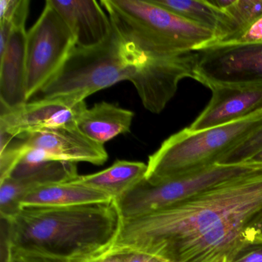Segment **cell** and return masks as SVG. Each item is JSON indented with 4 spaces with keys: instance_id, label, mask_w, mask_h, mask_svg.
<instances>
[{
    "instance_id": "16",
    "label": "cell",
    "mask_w": 262,
    "mask_h": 262,
    "mask_svg": "<svg viewBox=\"0 0 262 262\" xmlns=\"http://www.w3.org/2000/svg\"><path fill=\"white\" fill-rule=\"evenodd\" d=\"M112 201L108 194L73 181L36 187L23 198L20 206L69 207Z\"/></svg>"
},
{
    "instance_id": "4",
    "label": "cell",
    "mask_w": 262,
    "mask_h": 262,
    "mask_svg": "<svg viewBox=\"0 0 262 262\" xmlns=\"http://www.w3.org/2000/svg\"><path fill=\"white\" fill-rule=\"evenodd\" d=\"M146 56L113 28L105 42L92 48L75 47L56 74L39 91L40 99L67 98L75 102L122 81H128Z\"/></svg>"
},
{
    "instance_id": "25",
    "label": "cell",
    "mask_w": 262,
    "mask_h": 262,
    "mask_svg": "<svg viewBox=\"0 0 262 262\" xmlns=\"http://www.w3.org/2000/svg\"><path fill=\"white\" fill-rule=\"evenodd\" d=\"M244 42H261L262 16L248 26L245 30L235 33L224 40L214 43H244ZM212 44V43H211Z\"/></svg>"
},
{
    "instance_id": "18",
    "label": "cell",
    "mask_w": 262,
    "mask_h": 262,
    "mask_svg": "<svg viewBox=\"0 0 262 262\" xmlns=\"http://www.w3.org/2000/svg\"><path fill=\"white\" fill-rule=\"evenodd\" d=\"M152 1L181 17L212 31L216 36L214 42H221L235 33V26L228 13L213 5L210 0Z\"/></svg>"
},
{
    "instance_id": "10",
    "label": "cell",
    "mask_w": 262,
    "mask_h": 262,
    "mask_svg": "<svg viewBox=\"0 0 262 262\" xmlns=\"http://www.w3.org/2000/svg\"><path fill=\"white\" fill-rule=\"evenodd\" d=\"M87 106L67 98L39 99L13 110L1 108L0 130L13 137L46 130L77 127Z\"/></svg>"
},
{
    "instance_id": "8",
    "label": "cell",
    "mask_w": 262,
    "mask_h": 262,
    "mask_svg": "<svg viewBox=\"0 0 262 262\" xmlns=\"http://www.w3.org/2000/svg\"><path fill=\"white\" fill-rule=\"evenodd\" d=\"M193 79L217 85H262V43H212L198 51Z\"/></svg>"
},
{
    "instance_id": "21",
    "label": "cell",
    "mask_w": 262,
    "mask_h": 262,
    "mask_svg": "<svg viewBox=\"0 0 262 262\" xmlns=\"http://www.w3.org/2000/svg\"><path fill=\"white\" fill-rule=\"evenodd\" d=\"M225 11L232 19L237 33L262 16V0H233Z\"/></svg>"
},
{
    "instance_id": "5",
    "label": "cell",
    "mask_w": 262,
    "mask_h": 262,
    "mask_svg": "<svg viewBox=\"0 0 262 262\" xmlns=\"http://www.w3.org/2000/svg\"><path fill=\"white\" fill-rule=\"evenodd\" d=\"M262 125V112L246 119L198 132L187 128L162 142L148 158L145 180L156 184L185 177L217 165Z\"/></svg>"
},
{
    "instance_id": "26",
    "label": "cell",
    "mask_w": 262,
    "mask_h": 262,
    "mask_svg": "<svg viewBox=\"0 0 262 262\" xmlns=\"http://www.w3.org/2000/svg\"><path fill=\"white\" fill-rule=\"evenodd\" d=\"M73 262H126L123 252L116 248H110L108 251L80 260H73Z\"/></svg>"
},
{
    "instance_id": "29",
    "label": "cell",
    "mask_w": 262,
    "mask_h": 262,
    "mask_svg": "<svg viewBox=\"0 0 262 262\" xmlns=\"http://www.w3.org/2000/svg\"><path fill=\"white\" fill-rule=\"evenodd\" d=\"M247 162H251V163L262 164V149L258 152L256 153L254 156L251 158Z\"/></svg>"
},
{
    "instance_id": "14",
    "label": "cell",
    "mask_w": 262,
    "mask_h": 262,
    "mask_svg": "<svg viewBox=\"0 0 262 262\" xmlns=\"http://www.w3.org/2000/svg\"><path fill=\"white\" fill-rule=\"evenodd\" d=\"M27 36L25 25L13 29L0 53L1 108L10 110L27 103Z\"/></svg>"
},
{
    "instance_id": "6",
    "label": "cell",
    "mask_w": 262,
    "mask_h": 262,
    "mask_svg": "<svg viewBox=\"0 0 262 262\" xmlns=\"http://www.w3.org/2000/svg\"><path fill=\"white\" fill-rule=\"evenodd\" d=\"M260 164L215 165L195 174L151 184L144 179L116 201L122 219H133L178 205L211 187L254 169Z\"/></svg>"
},
{
    "instance_id": "9",
    "label": "cell",
    "mask_w": 262,
    "mask_h": 262,
    "mask_svg": "<svg viewBox=\"0 0 262 262\" xmlns=\"http://www.w3.org/2000/svg\"><path fill=\"white\" fill-rule=\"evenodd\" d=\"M146 59L129 78L145 110L163 111L185 78L194 77L198 51L171 55H145Z\"/></svg>"
},
{
    "instance_id": "27",
    "label": "cell",
    "mask_w": 262,
    "mask_h": 262,
    "mask_svg": "<svg viewBox=\"0 0 262 262\" xmlns=\"http://www.w3.org/2000/svg\"><path fill=\"white\" fill-rule=\"evenodd\" d=\"M123 252L126 262H168L157 256L132 250L118 248Z\"/></svg>"
},
{
    "instance_id": "3",
    "label": "cell",
    "mask_w": 262,
    "mask_h": 262,
    "mask_svg": "<svg viewBox=\"0 0 262 262\" xmlns=\"http://www.w3.org/2000/svg\"><path fill=\"white\" fill-rule=\"evenodd\" d=\"M100 4L113 30L145 55L199 51L216 41L211 30L152 0H102Z\"/></svg>"
},
{
    "instance_id": "2",
    "label": "cell",
    "mask_w": 262,
    "mask_h": 262,
    "mask_svg": "<svg viewBox=\"0 0 262 262\" xmlns=\"http://www.w3.org/2000/svg\"><path fill=\"white\" fill-rule=\"evenodd\" d=\"M122 222L116 201L69 207H22L7 222L6 244L51 257L80 260L113 248Z\"/></svg>"
},
{
    "instance_id": "7",
    "label": "cell",
    "mask_w": 262,
    "mask_h": 262,
    "mask_svg": "<svg viewBox=\"0 0 262 262\" xmlns=\"http://www.w3.org/2000/svg\"><path fill=\"white\" fill-rule=\"evenodd\" d=\"M75 47L71 30L47 1L39 19L27 33V102L56 74Z\"/></svg>"
},
{
    "instance_id": "13",
    "label": "cell",
    "mask_w": 262,
    "mask_h": 262,
    "mask_svg": "<svg viewBox=\"0 0 262 262\" xmlns=\"http://www.w3.org/2000/svg\"><path fill=\"white\" fill-rule=\"evenodd\" d=\"M65 21L74 36L76 47L92 48L111 36L113 26L108 14L95 0H48Z\"/></svg>"
},
{
    "instance_id": "15",
    "label": "cell",
    "mask_w": 262,
    "mask_h": 262,
    "mask_svg": "<svg viewBox=\"0 0 262 262\" xmlns=\"http://www.w3.org/2000/svg\"><path fill=\"white\" fill-rule=\"evenodd\" d=\"M135 114L110 102L95 104L79 116L77 128L85 136L105 145L116 136L130 132Z\"/></svg>"
},
{
    "instance_id": "1",
    "label": "cell",
    "mask_w": 262,
    "mask_h": 262,
    "mask_svg": "<svg viewBox=\"0 0 262 262\" xmlns=\"http://www.w3.org/2000/svg\"><path fill=\"white\" fill-rule=\"evenodd\" d=\"M262 215V164L165 209L129 219L113 248L168 262H228Z\"/></svg>"
},
{
    "instance_id": "22",
    "label": "cell",
    "mask_w": 262,
    "mask_h": 262,
    "mask_svg": "<svg viewBox=\"0 0 262 262\" xmlns=\"http://www.w3.org/2000/svg\"><path fill=\"white\" fill-rule=\"evenodd\" d=\"M262 149V125L248 139L227 153L219 165H237L248 162Z\"/></svg>"
},
{
    "instance_id": "23",
    "label": "cell",
    "mask_w": 262,
    "mask_h": 262,
    "mask_svg": "<svg viewBox=\"0 0 262 262\" xmlns=\"http://www.w3.org/2000/svg\"><path fill=\"white\" fill-rule=\"evenodd\" d=\"M228 262H262V237H248Z\"/></svg>"
},
{
    "instance_id": "19",
    "label": "cell",
    "mask_w": 262,
    "mask_h": 262,
    "mask_svg": "<svg viewBox=\"0 0 262 262\" xmlns=\"http://www.w3.org/2000/svg\"><path fill=\"white\" fill-rule=\"evenodd\" d=\"M78 176L74 162L47 161L33 164L19 162L8 178L19 181L31 191L41 185L73 182Z\"/></svg>"
},
{
    "instance_id": "11",
    "label": "cell",
    "mask_w": 262,
    "mask_h": 262,
    "mask_svg": "<svg viewBox=\"0 0 262 262\" xmlns=\"http://www.w3.org/2000/svg\"><path fill=\"white\" fill-rule=\"evenodd\" d=\"M202 113L187 127L198 132L222 126L262 112V85H217Z\"/></svg>"
},
{
    "instance_id": "24",
    "label": "cell",
    "mask_w": 262,
    "mask_h": 262,
    "mask_svg": "<svg viewBox=\"0 0 262 262\" xmlns=\"http://www.w3.org/2000/svg\"><path fill=\"white\" fill-rule=\"evenodd\" d=\"M3 262H73V260L24 251L6 244V254Z\"/></svg>"
},
{
    "instance_id": "20",
    "label": "cell",
    "mask_w": 262,
    "mask_h": 262,
    "mask_svg": "<svg viewBox=\"0 0 262 262\" xmlns=\"http://www.w3.org/2000/svg\"><path fill=\"white\" fill-rule=\"evenodd\" d=\"M30 191L28 186L11 178L0 181V214L3 220L10 222L19 212L21 201Z\"/></svg>"
},
{
    "instance_id": "17",
    "label": "cell",
    "mask_w": 262,
    "mask_h": 262,
    "mask_svg": "<svg viewBox=\"0 0 262 262\" xmlns=\"http://www.w3.org/2000/svg\"><path fill=\"white\" fill-rule=\"evenodd\" d=\"M147 168L144 162L118 160L103 171L79 176L73 182L102 191L116 202L145 179Z\"/></svg>"
},
{
    "instance_id": "28",
    "label": "cell",
    "mask_w": 262,
    "mask_h": 262,
    "mask_svg": "<svg viewBox=\"0 0 262 262\" xmlns=\"http://www.w3.org/2000/svg\"><path fill=\"white\" fill-rule=\"evenodd\" d=\"M262 237V215L248 230V237Z\"/></svg>"
},
{
    "instance_id": "12",
    "label": "cell",
    "mask_w": 262,
    "mask_h": 262,
    "mask_svg": "<svg viewBox=\"0 0 262 262\" xmlns=\"http://www.w3.org/2000/svg\"><path fill=\"white\" fill-rule=\"evenodd\" d=\"M16 137L27 148L42 150L56 161L102 165L108 160L105 145L89 139L77 127L46 130Z\"/></svg>"
}]
</instances>
